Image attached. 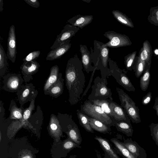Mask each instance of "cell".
<instances>
[{
    "mask_svg": "<svg viewBox=\"0 0 158 158\" xmlns=\"http://www.w3.org/2000/svg\"><path fill=\"white\" fill-rule=\"evenodd\" d=\"M81 60L77 54L70 58L67 64L65 79L66 86L69 92V101L72 105L81 100L85 83Z\"/></svg>",
    "mask_w": 158,
    "mask_h": 158,
    "instance_id": "obj_1",
    "label": "cell"
},
{
    "mask_svg": "<svg viewBox=\"0 0 158 158\" xmlns=\"http://www.w3.org/2000/svg\"><path fill=\"white\" fill-rule=\"evenodd\" d=\"M80 111L88 117L98 120L110 126H115V119L107 115L99 106L90 101H85L80 106Z\"/></svg>",
    "mask_w": 158,
    "mask_h": 158,
    "instance_id": "obj_2",
    "label": "cell"
},
{
    "mask_svg": "<svg viewBox=\"0 0 158 158\" xmlns=\"http://www.w3.org/2000/svg\"><path fill=\"white\" fill-rule=\"evenodd\" d=\"M116 90L121 102V106L124 109L133 123H138L141 122L139 109L131 98L122 89L116 87Z\"/></svg>",
    "mask_w": 158,
    "mask_h": 158,
    "instance_id": "obj_3",
    "label": "cell"
},
{
    "mask_svg": "<svg viewBox=\"0 0 158 158\" xmlns=\"http://www.w3.org/2000/svg\"><path fill=\"white\" fill-rule=\"evenodd\" d=\"M107 84L106 78L97 77L94 79V84L92 86V91L88 96V100H113L111 89L107 86Z\"/></svg>",
    "mask_w": 158,
    "mask_h": 158,
    "instance_id": "obj_4",
    "label": "cell"
},
{
    "mask_svg": "<svg viewBox=\"0 0 158 158\" xmlns=\"http://www.w3.org/2000/svg\"><path fill=\"white\" fill-rule=\"evenodd\" d=\"M94 43L97 45L94 46V52L99 59V61L97 67V70H100L102 77L106 78L110 76L109 69L108 67L109 61V49L108 47L103 46L102 42L94 40Z\"/></svg>",
    "mask_w": 158,
    "mask_h": 158,
    "instance_id": "obj_5",
    "label": "cell"
},
{
    "mask_svg": "<svg viewBox=\"0 0 158 158\" xmlns=\"http://www.w3.org/2000/svg\"><path fill=\"white\" fill-rule=\"evenodd\" d=\"M109 74L115 79L116 82L126 90L128 91H135V89L128 77L127 72L121 70L116 62L109 59Z\"/></svg>",
    "mask_w": 158,
    "mask_h": 158,
    "instance_id": "obj_6",
    "label": "cell"
},
{
    "mask_svg": "<svg viewBox=\"0 0 158 158\" xmlns=\"http://www.w3.org/2000/svg\"><path fill=\"white\" fill-rule=\"evenodd\" d=\"M103 35L109 40L105 44L102 43V45L105 47L116 48L130 46L132 44L128 36L114 31L105 32Z\"/></svg>",
    "mask_w": 158,
    "mask_h": 158,
    "instance_id": "obj_7",
    "label": "cell"
},
{
    "mask_svg": "<svg viewBox=\"0 0 158 158\" xmlns=\"http://www.w3.org/2000/svg\"><path fill=\"white\" fill-rule=\"evenodd\" d=\"M38 91L32 83L23 85L17 92V99L21 107L28 102L35 100Z\"/></svg>",
    "mask_w": 158,
    "mask_h": 158,
    "instance_id": "obj_8",
    "label": "cell"
},
{
    "mask_svg": "<svg viewBox=\"0 0 158 158\" xmlns=\"http://www.w3.org/2000/svg\"><path fill=\"white\" fill-rule=\"evenodd\" d=\"M24 81L20 73L7 74L3 77V89L11 93L17 92Z\"/></svg>",
    "mask_w": 158,
    "mask_h": 158,
    "instance_id": "obj_9",
    "label": "cell"
},
{
    "mask_svg": "<svg viewBox=\"0 0 158 158\" xmlns=\"http://www.w3.org/2000/svg\"><path fill=\"white\" fill-rule=\"evenodd\" d=\"M80 28L70 24L66 25L61 32L56 36L54 44L51 47V49H55L70 40Z\"/></svg>",
    "mask_w": 158,
    "mask_h": 158,
    "instance_id": "obj_10",
    "label": "cell"
},
{
    "mask_svg": "<svg viewBox=\"0 0 158 158\" xmlns=\"http://www.w3.org/2000/svg\"><path fill=\"white\" fill-rule=\"evenodd\" d=\"M40 66L35 60L26 62H23L20 67L23 79L26 83L33 79L32 76L36 73Z\"/></svg>",
    "mask_w": 158,
    "mask_h": 158,
    "instance_id": "obj_11",
    "label": "cell"
},
{
    "mask_svg": "<svg viewBox=\"0 0 158 158\" xmlns=\"http://www.w3.org/2000/svg\"><path fill=\"white\" fill-rule=\"evenodd\" d=\"M7 56L12 63L15 62L16 52V37L14 26L11 25L10 27L7 40Z\"/></svg>",
    "mask_w": 158,
    "mask_h": 158,
    "instance_id": "obj_12",
    "label": "cell"
},
{
    "mask_svg": "<svg viewBox=\"0 0 158 158\" xmlns=\"http://www.w3.org/2000/svg\"><path fill=\"white\" fill-rule=\"evenodd\" d=\"M122 143L135 158H147L146 151L131 138L124 140Z\"/></svg>",
    "mask_w": 158,
    "mask_h": 158,
    "instance_id": "obj_13",
    "label": "cell"
},
{
    "mask_svg": "<svg viewBox=\"0 0 158 158\" xmlns=\"http://www.w3.org/2000/svg\"><path fill=\"white\" fill-rule=\"evenodd\" d=\"M80 51L81 54V60L83 67L86 72L89 73L96 70V68L92 65V61L91 54L87 46L85 45H80Z\"/></svg>",
    "mask_w": 158,
    "mask_h": 158,
    "instance_id": "obj_14",
    "label": "cell"
},
{
    "mask_svg": "<svg viewBox=\"0 0 158 158\" xmlns=\"http://www.w3.org/2000/svg\"><path fill=\"white\" fill-rule=\"evenodd\" d=\"M109 106L114 119L131 123L130 118L121 105L114 102L113 100H110Z\"/></svg>",
    "mask_w": 158,
    "mask_h": 158,
    "instance_id": "obj_15",
    "label": "cell"
},
{
    "mask_svg": "<svg viewBox=\"0 0 158 158\" xmlns=\"http://www.w3.org/2000/svg\"><path fill=\"white\" fill-rule=\"evenodd\" d=\"M48 128L49 133L55 138L59 139L62 135V130L57 116L51 114Z\"/></svg>",
    "mask_w": 158,
    "mask_h": 158,
    "instance_id": "obj_16",
    "label": "cell"
},
{
    "mask_svg": "<svg viewBox=\"0 0 158 158\" xmlns=\"http://www.w3.org/2000/svg\"><path fill=\"white\" fill-rule=\"evenodd\" d=\"M93 19V17L92 15H84L78 14L69 19L67 22L73 26L82 29L91 23Z\"/></svg>",
    "mask_w": 158,
    "mask_h": 158,
    "instance_id": "obj_17",
    "label": "cell"
},
{
    "mask_svg": "<svg viewBox=\"0 0 158 158\" xmlns=\"http://www.w3.org/2000/svg\"><path fill=\"white\" fill-rule=\"evenodd\" d=\"M71 40L58 47L50 51L48 53L46 60H52L61 58L70 48Z\"/></svg>",
    "mask_w": 158,
    "mask_h": 158,
    "instance_id": "obj_18",
    "label": "cell"
},
{
    "mask_svg": "<svg viewBox=\"0 0 158 158\" xmlns=\"http://www.w3.org/2000/svg\"><path fill=\"white\" fill-rule=\"evenodd\" d=\"M65 132L71 140L80 146L82 138L79 128L73 120L68 126Z\"/></svg>",
    "mask_w": 158,
    "mask_h": 158,
    "instance_id": "obj_19",
    "label": "cell"
},
{
    "mask_svg": "<svg viewBox=\"0 0 158 158\" xmlns=\"http://www.w3.org/2000/svg\"><path fill=\"white\" fill-rule=\"evenodd\" d=\"M61 75L62 73L59 72V69L57 65H54L51 67L49 76L44 85V93L49 89L57 81Z\"/></svg>",
    "mask_w": 158,
    "mask_h": 158,
    "instance_id": "obj_20",
    "label": "cell"
},
{
    "mask_svg": "<svg viewBox=\"0 0 158 158\" xmlns=\"http://www.w3.org/2000/svg\"><path fill=\"white\" fill-rule=\"evenodd\" d=\"M64 79L61 75L57 81L54 83L45 94L49 95L54 98H57L61 95L63 92Z\"/></svg>",
    "mask_w": 158,
    "mask_h": 158,
    "instance_id": "obj_21",
    "label": "cell"
},
{
    "mask_svg": "<svg viewBox=\"0 0 158 158\" xmlns=\"http://www.w3.org/2000/svg\"><path fill=\"white\" fill-rule=\"evenodd\" d=\"M94 139L99 142L102 149L110 158H120L108 140L97 136L94 137Z\"/></svg>",
    "mask_w": 158,
    "mask_h": 158,
    "instance_id": "obj_22",
    "label": "cell"
},
{
    "mask_svg": "<svg viewBox=\"0 0 158 158\" xmlns=\"http://www.w3.org/2000/svg\"><path fill=\"white\" fill-rule=\"evenodd\" d=\"M89 123L91 128L97 131L105 134H112L111 126L102 122L92 118L88 116Z\"/></svg>",
    "mask_w": 158,
    "mask_h": 158,
    "instance_id": "obj_23",
    "label": "cell"
},
{
    "mask_svg": "<svg viewBox=\"0 0 158 158\" xmlns=\"http://www.w3.org/2000/svg\"><path fill=\"white\" fill-rule=\"evenodd\" d=\"M25 109L23 107H18L15 101L12 100L9 109L10 114L8 119L9 120H21L22 119Z\"/></svg>",
    "mask_w": 158,
    "mask_h": 158,
    "instance_id": "obj_24",
    "label": "cell"
},
{
    "mask_svg": "<svg viewBox=\"0 0 158 158\" xmlns=\"http://www.w3.org/2000/svg\"><path fill=\"white\" fill-rule=\"evenodd\" d=\"M152 51L149 42L146 40L143 43L139 56L141 60L144 61L148 64H151Z\"/></svg>",
    "mask_w": 158,
    "mask_h": 158,
    "instance_id": "obj_25",
    "label": "cell"
},
{
    "mask_svg": "<svg viewBox=\"0 0 158 158\" xmlns=\"http://www.w3.org/2000/svg\"><path fill=\"white\" fill-rule=\"evenodd\" d=\"M110 141L115 147L116 152L125 158H135L123 144L122 142L115 138L110 139Z\"/></svg>",
    "mask_w": 158,
    "mask_h": 158,
    "instance_id": "obj_26",
    "label": "cell"
},
{
    "mask_svg": "<svg viewBox=\"0 0 158 158\" xmlns=\"http://www.w3.org/2000/svg\"><path fill=\"white\" fill-rule=\"evenodd\" d=\"M115 127L117 130L128 137L132 136L133 129L131 123L115 119Z\"/></svg>",
    "mask_w": 158,
    "mask_h": 158,
    "instance_id": "obj_27",
    "label": "cell"
},
{
    "mask_svg": "<svg viewBox=\"0 0 158 158\" xmlns=\"http://www.w3.org/2000/svg\"><path fill=\"white\" fill-rule=\"evenodd\" d=\"M112 13L114 18L121 24L131 28L134 27L131 20L122 12L118 10H114Z\"/></svg>",
    "mask_w": 158,
    "mask_h": 158,
    "instance_id": "obj_28",
    "label": "cell"
},
{
    "mask_svg": "<svg viewBox=\"0 0 158 158\" xmlns=\"http://www.w3.org/2000/svg\"><path fill=\"white\" fill-rule=\"evenodd\" d=\"M77 114L80 125L87 132L94 133V131L90 125L88 116L79 109L77 110Z\"/></svg>",
    "mask_w": 158,
    "mask_h": 158,
    "instance_id": "obj_29",
    "label": "cell"
},
{
    "mask_svg": "<svg viewBox=\"0 0 158 158\" xmlns=\"http://www.w3.org/2000/svg\"><path fill=\"white\" fill-rule=\"evenodd\" d=\"M110 100V99L94 100L90 101L93 104L100 107L107 115L114 119V115L109 106Z\"/></svg>",
    "mask_w": 158,
    "mask_h": 158,
    "instance_id": "obj_30",
    "label": "cell"
},
{
    "mask_svg": "<svg viewBox=\"0 0 158 158\" xmlns=\"http://www.w3.org/2000/svg\"><path fill=\"white\" fill-rule=\"evenodd\" d=\"M151 64H148L144 70L143 76L140 80V86L141 90L146 91L148 87L150 79V70Z\"/></svg>",
    "mask_w": 158,
    "mask_h": 158,
    "instance_id": "obj_31",
    "label": "cell"
},
{
    "mask_svg": "<svg viewBox=\"0 0 158 158\" xmlns=\"http://www.w3.org/2000/svg\"><path fill=\"white\" fill-rule=\"evenodd\" d=\"M7 56L2 46L0 44V76L2 77L6 72L7 65Z\"/></svg>",
    "mask_w": 158,
    "mask_h": 158,
    "instance_id": "obj_32",
    "label": "cell"
},
{
    "mask_svg": "<svg viewBox=\"0 0 158 158\" xmlns=\"http://www.w3.org/2000/svg\"><path fill=\"white\" fill-rule=\"evenodd\" d=\"M148 65L145 61L141 60L138 56L136 64H134L133 68L135 72V76L137 78H139L143 73Z\"/></svg>",
    "mask_w": 158,
    "mask_h": 158,
    "instance_id": "obj_33",
    "label": "cell"
},
{
    "mask_svg": "<svg viewBox=\"0 0 158 158\" xmlns=\"http://www.w3.org/2000/svg\"><path fill=\"white\" fill-rule=\"evenodd\" d=\"M35 100H33L30 102L29 106L25 109L23 112L22 119L19 121L21 123H24L27 125L28 120L32 114L33 111L35 109Z\"/></svg>",
    "mask_w": 158,
    "mask_h": 158,
    "instance_id": "obj_34",
    "label": "cell"
},
{
    "mask_svg": "<svg viewBox=\"0 0 158 158\" xmlns=\"http://www.w3.org/2000/svg\"><path fill=\"white\" fill-rule=\"evenodd\" d=\"M136 51L128 54L124 57V64L126 69L132 71L135 64Z\"/></svg>",
    "mask_w": 158,
    "mask_h": 158,
    "instance_id": "obj_35",
    "label": "cell"
},
{
    "mask_svg": "<svg viewBox=\"0 0 158 158\" xmlns=\"http://www.w3.org/2000/svg\"><path fill=\"white\" fill-rule=\"evenodd\" d=\"M148 20L152 24L158 26V6L150 8Z\"/></svg>",
    "mask_w": 158,
    "mask_h": 158,
    "instance_id": "obj_36",
    "label": "cell"
},
{
    "mask_svg": "<svg viewBox=\"0 0 158 158\" xmlns=\"http://www.w3.org/2000/svg\"><path fill=\"white\" fill-rule=\"evenodd\" d=\"M63 149L68 152L76 148H81V146H79L71 140L69 137L64 140L62 143Z\"/></svg>",
    "mask_w": 158,
    "mask_h": 158,
    "instance_id": "obj_37",
    "label": "cell"
},
{
    "mask_svg": "<svg viewBox=\"0 0 158 158\" xmlns=\"http://www.w3.org/2000/svg\"><path fill=\"white\" fill-rule=\"evenodd\" d=\"M40 54V51H34L29 53L23 60V62H30L35 60L38 58Z\"/></svg>",
    "mask_w": 158,
    "mask_h": 158,
    "instance_id": "obj_38",
    "label": "cell"
},
{
    "mask_svg": "<svg viewBox=\"0 0 158 158\" xmlns=\"http://www.w3.org/2000/svg\"><path fill=\"white\" fill-rule=\"evenodd\" d=\"M151 135L152 139L155 141L158 138V123H152L149 125Z\"/></svg>",
    "mask_w": 158,
    "mask_h": 158,
    "instance_id": "obj_39",
    "label": "cell"
},
{
    "mask_svg": "<svg viewBox=\"0 0 158 158\" xmlns=\"http://www.w3.org/2000/svg\"><path fill=\"white\" fill-rule=\"evenodd\" d=\"M152 94L151 92H149L143 98L142 103L143 105H147L149 104L151 100Z\"/></svg>",
    "mask_w": 158,
    "mask_h": 158,
    "instance_id": "obj_40",
    "label": "cell"
},
{
    "mask_svg": "<svg viewBox=\"0 0 158 158\" xmlns=\"http://www.w3.org/2000/svg\"><path fill=\"white\" fill-rule=\"evenodd\" d=\"M28 4L31 6L38 8L40 6V3L38 0H24Z\"/></svg>",
    "mask_w": 158,
    "mask_h": 158,
    "instance_id": "obj_41",
    "label": "cell"
},
{
    "mask_svg": "<svg viewBox=\"0 0 158 158\" xmlns=\"http://www.w3.org/2000/svg\"><path fill=\"white\" fill-rule=\"evenodd\" d=\"M153 107L156 110V114L158 117V97H156L155 98V103Z\"/></svg>",
    "mask_w": 158,
    "mask_h": 158,
    "instance_id": "obj_42",
    "label": "cell"
},
{
    "mask_svg": "<svg viewBox=\"0 0 158 158\" xmlns=\"http://www.w3.org/2000/svg\"><path fill=\"white\" fill-rule=\"evenodd\" d=\"M20 158H33L32 156L29 153H26L23 155Z\"/></svg>",
    "mask_w": 158,
    "mask_h": 158,
    "instance_id": "obj_43",
    "label": "cell"
},
{
    "mask_svg": "<svg viewBox=\"0 0 158 158\" xmlns=\"http://www.w3.org/2000/svg\"><path fill=\"white\" fill-rule=\"evenodd\" d=\"M3 0H0V11L2 12L3 10Z\"/></svg>",
    "mask_w": 158,
    "mask_h": 158,
    "instance_id": "obj_44",
    "label": "cell"
},
{
    "mask_svg": "<svg viewBox=\"0 0 158 158\" xmlns=\"http://www.w3.org/2000/svg\"><path fill=\"white\" fill-rule=\"evenodd\" d=\"M68 158H78L76 155H71Z\"/></svg>",
    "mask_w": 158,
    "mask_h": 158,
    "instance_id": "obj_45",
    "label": "cell"
},
{
    "mask_svg": "<svg viewBox=\"0 0 158 158\" xmlns=\"http://www.w3.org/2000/svg\"><path fill=\"white\" fill-rule=\"evenodd\" d=\"M155 141L156 145L158 146V138Z\"/></svg>",
    "mask_w": 158,
    "mask_h": 158,
    "instance_id": "obj_46",
    "label": "cell"
},
{
    "mask_svg": "<svg viewBox=\"0 0 158 158\" xmlns=\"http://www.w3.org/2000/svg\"><path fill=\"white\" fill-rule=\"evenodd\" d=\"M155 53L156 54L158 55V50L157 49L155 50Z\"/></svg>",
    "mask_w": 158,
    "mask_h": 158,
    "instance_id": "obj_47",
    "label": "cell"
}]
</instances>
